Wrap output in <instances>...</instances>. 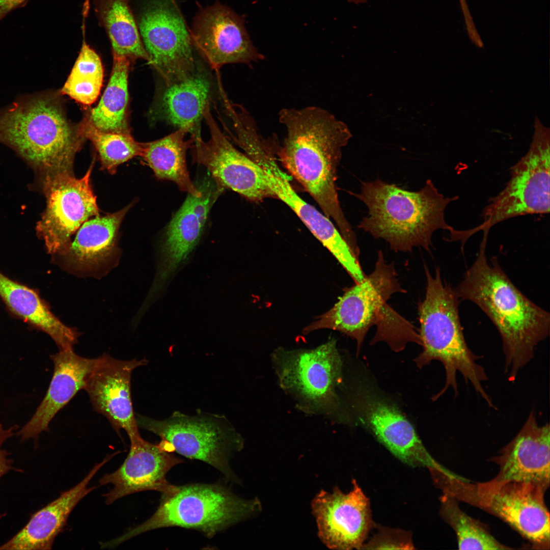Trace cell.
Wrapping results in <instances>:
<instances>
[{
    "label": "cell",
    "instance_id": "1",
    "mask_svg": "<svg viewBox=\"0 0 550 550\" xmlns=\"http://www.w3.org/2000/svg\"><path fill=\"white\" fill-rule=\"evenodd\" d=\"M279 120L287 131L279 152L283 164L335 222L347 242L355 244L356 235L340 206L336 185L342 148L350 137L346 126L316 106L283 108Z\"/></svg>",
    "mask_w": 550,
    "mask_h": 550
},
{
    "label": "cell",
    "instance_id": "2",
    "mask_svg": "<svg viewBox=\"0 0 550 550\" xmlns=\"http://www.w3.org/2000/svg\"><path fill=\"white\" fill-rule=\"evenodd\" d=\"M488 233L483 231L475 261L454 290L459 299L478 306L496 327L502 340L504 371L513 381L533 358L538 344L548 336L550 315L519 290L497 257L487 260Z\"/></svg>",
    "mask_w": 550,
    "mask_h": 550
},
{
    "label": "cell",
    "instance_id": "3",
    "mask_svg": "<svg viewBox=\"0 0 550 550\" xmlns=\"http://www.w3.org/2000/svg\"><path fill=\"white\" fill-rule=\"evenodd\" d=\"M353 195L368 209L358 227L386 241L394 251L411 252L415 247L429 251L435 231L454 229L446 223L445 211L458 197H445L430 179L420 190L409 191L377 179L362 182L360 192Z\"/></svg>",
    "mask_w": 550,
    "mask_h": 550
},
{
    "label": "cell",
    "instance_id": "4",
    "mask_svg": "<svg viewBox=\"0 0 550 550\" xmlns=\"http://www.w3.org/2000/svg\"><path fill=\"white\" fill-rule=\"evenodd\" d=\"M84 139L52 95L22 98L0 113V142L33 168L38 181L58 174H73L74 158Z\"/></svg>",
    "mask_w": 550,
    "mask_h": 550
},
{
    "label": "cell",
    "instance_id": "5",
    "mask_svg": "<svg viewBox=\"0 0 550 550\" xmlns=\"http://www.w3.org/2000/svg\"><path fill=\"white\" fill-rule=\"evenodd\" d=\"M425 296L418 307L419 335L423 350L415 362L420 368L434 360L440 361L444 366L445 385L432 399L437 400L450 388L457 396L456 374L459 372L488 406H492V400L482 385L488 378L484 369L477 362L480 356L469 348L464 337L458 312L459 299L454 288L444 284L439 268H436L433 276L425 267Z\"/></svg>",
    "mask_w": 550,
    "mask_h": 550
},
{
    "label": "cell",
    "instance_id": "6",
    "mask_svg": "<svg viewBox=\"0 0 550 550\" xmlns=\"http://www.w3.org/2000/svg\"><path fill=\"white\" fill-rule=\"evenodd\" d=\"M258 506L256 501L242 499L221 484L177 486L174 492L162 494L149 519L108 544L114 547L142 533L170 527L194 529L212 538L249 516Z\"/></svg>",
    "mask_w": 550,
    "mask_h": 550
},
{
    "label": "cell",
    "instance_id": "7",
    "mask_svg": "<svg viewBox=\"0 0 550 550\" xmlns=\"http://www.w3.org/2000/svg\"><path fill=\"white\" fill-rule=\"evenodd\" d=\"M394 265L387 263L381 251L373 271L360 282L345 290L335 305L304 329L307 334L320 329L341 332L355 339L359 352L369 328L377 325L374 337L388 339L400 329L403 318L387 305L391 296L404 293Z\"/></svg>",
    "mask_w": 550,
    "mask_h": 550
},
{
    "label": "cell",
    "instance_id": "8",
    "mask_svg": "<svg viewBox=\"0 0 550 550\" xmlns=\"http://www.w3.org/2000/svg\"><path fill=\"white\" fill-rule=\"evenodd\" d=\"M444 492L491 513L507 523L534 547L549 549L550 524L544 502L548 488L523 481L471 483L465 479L446 478Z\"/></svg>",
    "mask_w": 550,
    "mask_h": 550
},
{
    "label": "cell",
    "instance_id": "9",
    "mask_svg": "<svg viewBox=\"0 0 550 550\" xmlns=\"http://www.w3.org/2000/svg\"><path fill=\"white\" fill-rule=\"evenodd\" d=\"M280 386L307 413H337L342 362L333 339L313 349H279L272 356Z\"/></svg>",
    "mask_w": 550,
    "mask_h": 550
},
{
    "label": "cell",
    "instance_id": "10",
    "mask_svg": "<svg viewBox=\"0 0 550 550\" xmlns=\"http://www.w3.org/2000/svg\"><path fill=\"white\" fill-rule=\"evenodd\" d=\"M132 7L151 64L162 81L181 80L194 72L196 62L190 30L176 0H135Z\"/></svg>",
    "mask_w": 550,
    "mask_h": 550
},
{
    "label": "cell",
    "instance_id": "11",
    "mask_svg": "<svg viewBox=\"0 0 550 550\" xmlns=\"http://www.w3.org/2000/svg\"><path fill=\"white\" fill-rule=\"evenodd\" d=\"M542 128L537 123L528 152L511 168L505 187L489 200L482 212L483 223L464 231L467 238L511 218L549 213V136Z\"/></svg>",
    "mask_w": 550,
    "mask_h": 550
},
{
    "label": "cell",
    "instance_id": "12",
    "mask_svg": "<svg viewBox=\"0 0 550 550\" xmlns=\"http://www.w3.org/2000/svg\"><path fill=\"white\" fill-rule=\"evenodd\" d=\"M138 427L167 441L174 451L190 459L203 461L236 481L230 461L243 447L240 435L224 417L216 415L190 416L178 411L158 421L142 416L136 418Z\"/></svg>",
    "mask_w": 550,
    "mask_h": 550
},
{
    "label": "cell",
    "instance_id": "13",
    "mask_svg": "<svg viewBox=\"0 0 550 550\" xmlns=\"http://www.w3.org/2000/svg\"><path fill=\"white\" fill-rule=\"evenodd\" d=\"M91 162L85 175L60 174L39 181L46 198V206L36 230L47 253L60 256L68 248L72 235L92 216L99 215L91 176Z\"/></svg>",
    "mask_w": 550,
    "mask_h": 550
},
{
    "label": "cell",
    "instance_id": "14",
    "mask_svg": "<svg viewBox=\"0 0 550 550\" xmlns=\"http://www.w3.org/2000/svg\"><path fill=\"white\" fill-rule=\"evenodd\" d=\"M351 403L359 423L402 462L444 474L450 472L429 454L412 424L394 403L364 384L353 390Z\"/></svg>",
    "mask_w": 550,
    "mask_h": 550
},
{
    "label": "cell",
    "instance_id": "15",
    "mask_svg": "<svg viewBox=\"0 0 550 550\" xmlns=\"http://www.w3.org/2000/svg\"><path fill=\"white\" fill-rule=\"evenodd\" d=\"M203 118L209 128L210 139L205 142L201 133L191 135L193 160L206 167L218 185L249 200L259 202L274 197L262 168L235 148L221 130L211 114L210 103L205 106Z\"/></svg>",
    "mask_w": 550,
    "mask_h": 550
},
{
    "label": "cell",
    "instance_id": "16",
    "mask_svg": "<svg viewBox=\"0 0 550 550\" xmlns=\"http://www.w3.org/2000/svg\"><path fill=\"white\" fill-rule=\"evenodd\" d=\"M190 33L194 48L215 71L226 64L249 65L264 58L251 40L242 17L219 2L200 10Z\"/></svg>",
    "mask_w": 550,
    "mask_h": 550
},
{
    "label": "cell",
    "instance_id": "17",
    "mask_svg": "<svg viewBox=\"0 0 550 550\" xmlns=\"http://www.w3.org/2000/svg\"><path fill=\"white\" fill-rule=\"evenodd\" d=\"M129 439L130 450L124 462L99 480L100 485L113 486L103 495L106 504H111L125 496L146 490L158 491L162 494L174 492L177 486L170 484L166 475L183 461L173 454L171 446L164 440L158 445L150 443L140 434Z\"/></svg>",
    "mask_w": 550,
    "mask_h": 550
},
{
    "label": "cell",
    "instance_id": "18",
    "mask_svg": "<svg viewBox=\"0 0 550 550\" xmlns=\"http://www.w3.org/2000/svg\"><path fill=\"white\" fill-rule=\"evenodd\" d=\"M198 188L201 195L188 194L167 227L151 295L159 292L186 261L200 240L210 209L224 189L207 179Z\"/></svg>",
    "mask_w": 550,
    "mask_h": 550
},
{
    "label": "cell",
    "instance_id": "19",
    "mask_svg": "<svg viewBox=\"0 0 550 550\" xmlns=\"http://www.w3.org/2000/svg\"><path fill=\"white\" fill-rule=\"evenodd\" d=\"M353 485L347 493L322 491L313 502L319 537L331 548L361 549L373 526L369 500L354 480Z\"/></svg>",
    "mask_w": 550,
    "mask_h": 550
},
{
    "label": "cell",
    "instance_id": "20",
    "mask_svg": "<svg viewBox=\"0 0 550 550\" xmlns=\"http://www.w3.org/2000/svg\"><path fill=\"white\" fill-rule=\"evenodd\" d=\"M145 359L122 361L103 354L97 358L84 388L95 410L109 421L119 432L124 430L129 438L139 435L131 397V376Z\"/></svg>",
    "mask_w": 550,
    "mask_h": 550
},
{
    "label": "cell",
    "instance_id": "21",
    "mask_svg": "<svg viewBox=\"0 0 550 550\" xmlns=\"http://www.w3.org/2000/svg\"><path fill=\"white\" fill-rule=\"evenodd\" d=\"M251 158L263 170L274 197L280 199L294 212L346 270L354 268L358 262L356 256L338 229L329 218L296 193L289 176L277 163L269 146H258L252 152Z\"/></svg>",
    "mask_w": 550,
    "mask_h": 550
},
{
    "label": "cell",
    "instance_id": "22",
    "mask_svg": "<svg viewBox=\"0 0 550 550\" xmlns=\"http://www.w3.org/2000/svg\"><path fill=\"white\" fill-rule=\"evenodd\" d=\"M549 424L539 425L531 411L515 437L492 458L500 471L494 482H533L549 487L550 481Z\"/></svg>",
    "mask_w": 550,
    "mask_h": 550
},
{
    "label": "cell",
    "instance_id": "23",
    "mask_svg": "<svg viewBox=\"0 0 550 550\" xmlns=\"http://www.w3.org/2000/svg\"><path fill=\"white\" fill-rule=\"evenodd\" d=\"M212 85L206 70L199 63L193 73L177 81L159 85L149 115L191 135L201 133V122L206 105L211 103Z\"/></svg>",
    "mask_w": 550,
    "mask_h": 550
},
{
    "label": "cell",
    "instance_id": "24",
    "mask_svg": "<svg viewBox=\"0 0 550 550\" xmlns=\"http://www.w3.org/2000/svg\"><path fill=\"white\" fill-rule=\"evenodd\" d=\"M53 373L46 394L30 421L18 432L21 439H36L48 426L57 413L80 390L95 365L97 358L89 359L76 354L73 349L60 350L50 355Z\"/></svg>",
    "mask_w": 550,
    "mask_h": 550
},
{
    "label": "cell",
    "instance_id": "25",
    "mask_svg": "<svg viewBox=\"0 0 550 550\" xmlns=\"http://www.w3.org/2000/svg\"><path fill=\"white\" fill-rule=\"evenodd\" d=\"M115 455L116 453L107 456L96 464L79 483L35 513L19 532L0 546V549H51L56 537L66 526L71 511L81 500L97 487H88L91 479Z\"/></svg>",
    "mask_w": 550,
    "mask_h": 550
},
{
    "label": "cell",
    "instance_id": "26",
    "mask_svg": "<svg viewBox=\"0 0 550 550\" xmlns=\"http://www.w3.org/2000/svg\"><path fill=\"white\" fill-rule=\"evenodd\" d=\"M0 297L13 314L48 335L60 350L73 349L78 338L76 332L54 316L36 290L1 271Z\"/></svg>",
    "mask_w": 550,
    "mask_h": 550
},
{
    "label": "cell",
    "instance_id": "27",
    "mask_svg": "<svg viewBox=\"0 0 550 550\" xmlns=\"http://www.w3.org/2000/svg\"><path fill=\"white\" fill-rule=\"evenodd\" d=\"M131 204L104 215L86 221L61 256L69 265L78 269L94 268L115 253L119 230Z\"/></svg>",
    "mask_w": 550,
    "mask_h": 550
},
{
    "label": "cell",
    "instance_id": "28",
    "mask_svg": "<svg viewBox=\"0 0 550 550\" xmlns=\"http://www.w3.org/2000/svg\"><path fill=\"white\" fill-rule=\"evenodd\" d=\"M187 133V129L178 128L161 139L142 143L140 156L157 179L171 181L181 190L199 197L201 192L191 181L186 164V152L194 141L192 136L185 140Z\"/></svg>",
    "mask_w": 550,
    "mask_h": 550
},
{
    "label": "cell",
    "instance_id": "29",
    "mask_svg": "<svg viewBox=\"0 0 550 550\" xmlns=\"http://www.w3.org/2000/svg\"><path fill=\"white\" fill-rule=\"evenodd\" d=\"M94 6L99 24L109 37L113 56L130 60L141 59L149 63L130 0H94Z\"/></svg>",
    "mask_w": 550,
    "mask_h": 550
},
{
    "label": "cell",
    "instance_id": "30",
    "mask_svg": "<svg viewBox=\"0 0 550 550\" xmlns=\"http://www.w3.org/2000/svg\"><path fill=\"white\" fill-rule=\"evenodd\" d=\"M130 60L113 56V66L107 87L89 119L104 131L129 132L127 122L128 75Z\"/></svg>",
    "mask_w": 550,
    "mask_h": 550
},
{
    "label": "cell",
    "instance_id": "31",
    "mask_svg": "<svg viewBox=\"0 0 550 550\" xmlns=\"http://www.w3.org/2000/svg\"><path fill=\"white\" fill-rule=\"evenodd\" d=\"M88 10L83 9L81 47L76 62L64 86L63 94L84 105H90L98 97L102 86L103 68L97 53L87 44L85 37V19Z\"/></svg>",
    "mask_w": 550,
    "mask_h": 550
},
{
    "label": "cell",
    "instance_id": "32",
    "mask_svg": "<svg viewBox=\"0 0 550 550\" xmlns=\"http://www.w3.org/2000/svg\"><path fill=\"white\" fill-rule=\"evenodd\" d=\"M85 137L96 148L101 169L114 174L117 167L132 158L141 156L142 143L136 142L129 132H109L95 127L89 119L78 126Z\"/></svg>",
    "mask_w": 550,
    "mask_h": 550
},
{
    "label": "cell",
    "instance_id": "33",
    "mask_svg": "<svg viewBox=\"0 0 550 550\" xmlns=\"http://www.w3.org/2000/svg\"><path fill=\"white\" fill-rule=\"evenodd\" d=\"M441 514L454 530L459 549H508L497 541L480 523L459 507L458 500L444 492L441 498Z\"/></svg>",
    "mask_w": 550,
    "mask_h": 550
},
{
    "label": "cell",
    "instance_id": "34",
    "mask_svg": "<svg viewBox=\"0 0 550 550\" xmlns=\"http://www.w3.org/2000/svg\"><path fill=\"white\" fill-rule=\"evenodd\" d=\"M410 535L403 531L382 528L361 549H413Z\"/></svg>",
    "mask_w": 550,
    "mask_h": 550
},
{
    "label": "cell",
    "instance_id": "35",
    "mask_svg": "<svg viewBox=\"0 0 550 550\" xmlns=\"http://www.w3.org/2000/svg\"><path fill=\"white\" fill-rule=\"evenodd\" d=\"M16 427L14 426L5 429L0 424V478L13 468L12 461L8 458V453L2 449V446L7 439L13 435Z\"/></svg>",
    "mask_w": 550,
    "mask_h": 550
},
{
    "label": "cell",
    "instance_id": "36",
    "mask_svg": "<svg viewBox=\"0 0 550 550\" xmlns=\"http://www.w3.org/2000/svg\"><path fill=\"white\" fill-rule=\"evenodd\" d=\"M26 0H0V21Z\"/></svg>",
    "mask_w": 550,
    "mask_h": 550
},
{
    "label": "cell",
    "instance_id": "37",
    "mask_svg": "<svg viewBox=\"0 0 550 550\" xmlns=\"http://www.w3.org/2000/svg\"><path fill=\"white\" fill-rule=\"evenodd\" d=\"M368 0H348L350 3H353L355 4H359L361 3H364Z\"/></svg>",
    "mask_w": 550,
    "mask_h": 550
}]
</instances>
